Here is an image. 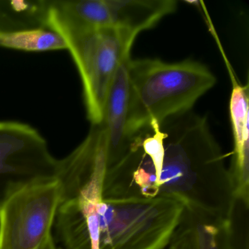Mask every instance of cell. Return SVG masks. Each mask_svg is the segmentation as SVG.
<instances>
[{
	"label": "cell",
	"instance_id": "obj_1",
	"mask_svg": "<svg viewBox=\"0 0 249 249\" xmlns=\"http://www.w3.org/2000/svg\"><path fill=\"white\" fill-rule=\"evenodd\" d=\"M184 211L168 196L71 199L61 203L54 227L65 249H164Z\"/></svg>",
	"mask_w": 249,
	"mask_h": 249
},
{
	"label": "cell",
	"instance_id": "obj_2",
	"mask_svg": "<svg viewBox=\"0 0 249 249\" xmlns=\"http://www.w3.org/2000/svg\"><path fill=\"white\" fill-rule=\"evenodd\" d=\"M160 124L164 156L159 196L180 201L187 211L227 218L234 201L232 185L207 118L192 110Z\"/></svg>",
	"mask_w": 249,
	"mask_h": 249
},
{
	"label": "cell",
	"instance_id": "obj_3",
	"mask_svg": "<svg viewBox=\"0 0 249 249\" xmlns=\"http://www.w3.org/2000/svg\"><path fill=\"white\" fill-rule=\"evenodd\" d=\"M129 139L151 124L192 111L195 103L215 86L208 67L196 61L167 62L157 59L128 62Z\"/></svg>",
	"mask_w": 249,
	"mask_h": 249
},
{
	"label": "cell",
	"instance_id": "obj_4",
	"mask_svg": "<svg viewBox=\"0 0 249 249\" xmlns=\"http://www.w3.org/2000/svg\"><path fill=\"white\" fill-rule=\"evenodd\" d=\"M46 27L62 36L79 72L87 119L99 125L105 103L119 67L130 58L138 36L110 28H89L75 24L49 0Z\"/></svg>",
	"mask_w": 249,
	"mask_h": 249
},
{
	"label": "cell",
	"instance_id": "obj_5",
	"mask_svg": "<svg viewBox=\"0 0 249 249\" xmlns=\"http://www.w3.org/2000/svg\"><path fill=\"white\" fill-rule=\"evenodd\" d=\"M62 188L56 178L35 182L0 207V249H38L52 237Z\"/></svg>",
	"mask_w": 249,
	"mask_h": 249
},
{
	"label": "cell",
	"instance_id": "obj_6",
	"mask_svg": "<svg viewBox=\"0 0 249 249\" xmlns=\"http://www.w3.org/2000/svg\"><path fill=\"white\" fill-rule=\"evenodd\" d=\"M58 162L37 129L0 121V207L21 188L56 178Z\"/></svg>",
	"mask_w": 249,
	"mask_h": 249
},
{
	"label": "cell",
	"instance_id": "obj_7",
	"mask_svg": "<svg viewBox=\"0 0 249 249\" xmlns=\"http://www.w3.org/2000/svg\"><path fill=\"white\" fill-rule=\"evenodd\" d=\"M175 0H77L74 17L90 28H110L140 33L155 27L177 9Z\"/></svg>",
	"mask_w": 249,
	"mask_h": 249
},
{
	"label": "cell",
	"instance_id": "obj_8",
	"mask_svg": "<svg viewBox=\"0 0 249 249\" xmlns=\"http://www.w3.org/2000/svg\"><path fill=\"white\" fill-rule=\"evenodd\" d=\"M231 83L230 116L233 135V152L228 168L234 199L249 204V84L243 85L224 56Z\"/></svg>",
	"mask_w": 249,
	"mask_h": 249
},
{
	"label": "cell",
	"instance_id": "obj_9",
	"mask_svg": "<svg viewBox=\"0 0 249 249\" xmlns=\"http://www.w3.org/2000/svg\"><path fill=\"white\" fill-rule=\"evenodd\" d=\"M126 59L119 67L107 92L103 111V125L107 138V168L126 153L130 139L126 132L129 78Z\"/></svg>",
	"mask_w": 249,
	"mask_h": 249
},
{
	"label": "cell",
	"instance_id": "obj_10",
	"mask_svg": "<svg viewBox=\"0 0 249 249\" xmlns=\"http://www.w3.org/2000/svg\"><path fill=\"white\" fill-rule=\"evenodd\" d=\"M49 0H0V35L47 28Z\"/></svg>",
	"mask_w": 249,
	"mask_h": 249
},
{
	"label": "cell",
	"instance_id": "obj_11",
	"mask_svg": "<svg viewBox=\"0 0 249 249\" xmlns=\"http://www.w3.org/2000/svg\"><path fill=\"white\" fill-rule=\"evenodd\" d=\"M183 217L192 230L194 249H231L227 218L192 212L186 208Z\"/></svg>",
	"mask_w": 249,
	"mask_h": 249
},
{
	"label": "cell",
	"instance_id": "obj_12",
	"mask_svg": "<svg viewBox=\"0 0 249 249\" xmlns=\"http://www.w3.org/2000/svg\"><path fill=\"white\" fill-rule=\"evenodd\" d=\"M0 48L27 52H44L67 49L60 35L49 28L25 30L0 35Z\"/></svg>",
	"mask_w": 249,
	"mask_h": 249
},
{
	"label": "cell",
	"instance_id": "obj_13",
	"mask_svg": "<svg viewBox=\"0 0 249 249\" xmlns=\"http://www.w3.org/2000/svg\"><path fill=\"white\" fill-rule=\"evenodd\" d=\"M227 226L231 249H249V204L234 199Z\"/></svg>",
	"mask_w": 249,
	"mask_h": 249
},
{
	"label": "cell",
	"instance_id": "obj_14",
	"mask_svg": "<svg viewBox=\"0 0 249 249\" xmlns=\"http://www.w3.org/2000/svg\"><path fill=\"white\" fill-rule=\"evenodd\" d=\"M168 249H194L192 234L190 230L186 228L176 230L170 242Z\"/></svg>",
	"mask_w": 249,
	"mask_h": 249
},
{
	"label": "cell",
	"instance_id": "obj_15",
	"mask_svg": "<svg viewBox=\"0 0 249 249\" xmlns=\"http://www.w3.org/2000/svg\"><path fill=\"white\" fill-rule=\"evenodd\" d=\"M38 249H58L56 247V245H55L53 236L51 237L46 242V243L43 245V246Z\"/></svg>",
	"mask_w": 249,
	"mask_h": 249
}]
</instances>
